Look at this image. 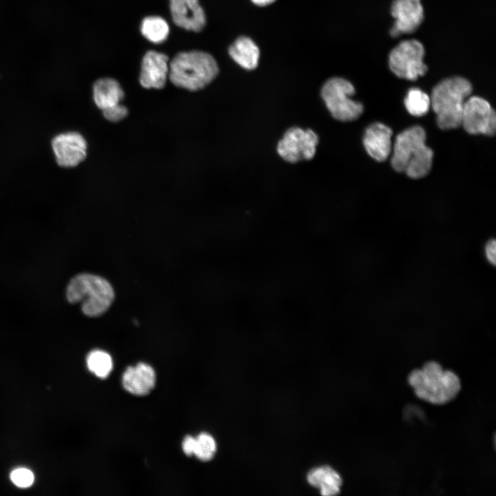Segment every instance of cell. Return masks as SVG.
<instances>
[{"label": "cell", "instance_id": "6da1fadb", "mask_svg": "<svg viewBox=\"0 0 496 496\" xmlns=\"http://www.w3.org/2000/svg\"><path fill=\"white\" fill-rule=\"evenodd\" d=\"M391 165L412 178L424 177L432 166L433 152L426 145V132L418 125L400 132L392 146Z\"/></svg>", "mask_w": 496, "mask_h": 496}, {"label": "cell", "instance_id": "7a4b0ae2", "mask_svg": "<svg viewBox=\"0 0 496 496\" xmlns=\"http://www.w3.org/2000/svg\"><path fill=\"white\" fill-rule=\"evenodd\" d=\"M408 382L418 398L435 405L452 401L461 390L457 375L444 369L435 361L427 362L420 369H413L409 374Z\"/></svg>", "mask_w": 496, "mask_h": 496}, {"label": "cell", "instance_id": "3957f363", "mask_svg": "<svg viewBox=\"0 0 496 496\" xmlns=\"http://www.w3.org/2000/svg\"><path fill=\"white\" fill-rule=\"evenodd\" d=\"M169 67V79L172 83L189 91L205 87L219 71L216 61L210 54L198 50L177 54Z\"/></svg>", "mask_w": 496, "mask_h": 496}, {"label": "cell", "instance_id": "277c9868", "mask_svg": "<svg viewBox=\"0 0 496 496\" xmlns=\"http://www.w3.org/2000/svg\"><path fill=\"white\" fill-rule=\"evenodd\" d=\"M472 92L471 83L455 76L438 83L433 89L431 106L437 116V123L442 130L459 127L464 103Z\"/></svg>", "mask_w": 496, "mask_h": 496}, {"label": "cell", "instance_id": "5b68a950", "mask_svg": "<svg viewBox=\"0 0 496 496\" xmlns=\"http://www.w3.org/2000/svg\"><path fill=\"white\" fill-rule=\"evenodd\" d=\"M66 298L72 304L81 302L85 315L96 317L109 309L114 293L112 287L105 279L83 273L71 279L66 289Z\"/></svg>", "mask_w": 496, "mask_h": 496}, {"label": "cell", "instance_id": "8992f818", "mask_svg": "<svg viewBox=\"0 0 496 496\" xmlns=\"http://www.w3.org/2000/svg\"><path fill=\"white\" fill-rule=\"evenodd\" d=\"M354 94L353 85L340 77L329 79L321 90V96L331 114L341 121L355 120L363 112L362 104L351 99Z\"/></svg>", "mask_w": 496, "mask_h": 496}, {"label": "cell", "instance_id": "52a82bcc", "mask_svg": "<svg viewBox=\"0 0 496 496\" xmlns=\"http://www.w3.org/2000/svg\"><path fill=\"white\" fill-rule=\"evenodd\" d=\"M424 48L417 40H406L399 43L389 55L391 70L398 77L414 81L423 76L427 66L423 61Z\"/></svg>", "mask_w": 496, "mask_h": 496}, {"label": "cell", "instance_id": "ba28073f", "mask_svg": "<svg viewBox=\"0 0 496 496\" xmlns=\"http://www.w3.org/2000/svg\"><path fill=\"white\" fill-rule=\"evenodd\" d=\"M318 143V136L313 130L293 127L278 142L277 152L285 161L294 163L313 158Z\"/></svg>", "mask_w": 496, "mask_h": 496}, {"label": "cell", "instance_id": "9c48e42d", "mask_svg": "<svg viewBox=\"0 0 496 496\" xmlns=\"http://www.w3.org/2000/svg\"><path fill=\"white\" fill-rule=\"evenodd\" d=\"M461 125L471 134L493 136L496 130L495 112L486 100L470 96L464 103Z\"/></svg>", "mask_w": 496, "mask_h": 496}, {"label": "cell", "instance_id": "30bf717a", "mask_svg": "<svg viewBox=\"0 0 496 496\" xmlns=\"http://www.w3.org/2000/svg\"><path fill=\"white\" fill-rule=\"evenodd\" d=\"M56 163L59 166L72 167L85 160L87 156V143L78 132L60 134L52 141Z\"/></svg>", "mask_w": 496, "mask_h": 496}, {"label": "cell", "instance_id": "8fae6325", "mask_svg": "<svg viewBox=\"0 0 496 496\" xmlns=\"http://www.w3.org/2000/svg\"><path fill=\"white\" fill-rule=\"evenodd\" d=\"M391 14L395 19L391 30L393 37L414 32L424 19V10L420 0H394Z\"/></svg>", "mask_w": 496, "mask_h": 496}, {"label": "cell", "instance_id": "7c38bea8", "mask_svg": "<svg viewBox=\"0 0 496 496\" xmlns=\"http://www.w3.org/2000/svg\"><path fill=\"white\" fill-rule=\"evenodd\" d=\"M168 56L161 52L150 50L143 56L139 81L147 89H161L169 77Z\"/></svg>", "mask_w": 496, "mask_h": 496}, {"label": "cell", "instance_id": "4fadbf2b", "mask_svg": "<svg viewBox=\"0 0 496 496\" xmlns=\"http://www.w3.org/2000/svg\"><path fill=\"white\" fill-rule=\"evenodd\" d=\"M172 19L176 25L187 30L201 31L206 17L198 0H169Z\"/></svg>", "mask_w": 496, "mask_h": 496}, {"label": "cell", "instance_id": "5bb4252c", "mask_svg": "<svg viewBox=\"0 0 496 496\" xmlns=\"http://www.w3.org/2000/svg\"><path fill=\"white\" fill-rule=\"evenodd\" d=\"M392 130L381 123L370 125L365 130L363 145L373 159L382 162L386 161L392 151Z\"/></svg>", "mask_w": 496, "mask_h": 496}, {"label": "cell", "instance_id": "9a60e30c", "mask_svg": "<svg viewBox=\"0 0 496 496\" xmlns=\"http://www.w3.org/2000/svg\"><path fill=\"white\" fill-rule=\"evenodd\" d=\"M156 380L154 369L147 363L139 362L125 370L122 376V384L131 394L144 396L154 388Z\"/></svg>", "mask_w": 496, "mask_h": 496}, {"label": "cell", "instance_id": "2e32d148", "mask_svg": "<svg viewBox=\"0 0 496 496\" xmlns=\"http://www.w3.org/2000/svg\"><path fill=\"white\" fill-rule=\"evenodd\" d=\"M124 92L117 81L112 78L97 80L93 86V99L102 111L121 103Z\"/></svg>", "mask_w": 496, "mask_h": 496}, {"label": "cell", "instance_id": "e0dca14e", "mask_svg": "<svg viewBox=\"0 0 496 496\" xmlns=\"http://www.w3.org/2000/svg\"><path fill=\"white\" fill-rule=\"evenodd\" d=\"M231 59L245 70L255 69L258 64L260 50L254 41L247 37H240L228 50Z\"/></svg>", "mask_w": 496, "mask_h": 496}, {"label": "cell", "instance_id": "ac0fdd59", "mask_svg": "<svg viewBox=\"0 0 496 496\" xmlns=\"http://www.w3.org/2000/svg\"><path fill=\"white\" fill-rule=\"evenodd\" d=\"M307 480L311 486L320 488L321 494L325 496L338 494L342 484L340 475L327 466L312 469L308 473Z\"/></svg>", "mask_w": 496, "mask_h": 496}, {"label": "cell", "instance_id": "d6986e66", "mask_svg": "<svg viewBox=\"0 0 496 496\" xmlns=\"http://www.w3.org/2000/svg\"><path fill=\"white\" fill-rule=\"evenodd\" d=\"M141 32L149 41L160 43L166 40L169 29L164 19L158 16H150L142 21Z\"/></svg>", "mask_w": 496, "mask_h": 496}, {"label": "cell", "instance_id": "ffe728a7", "mask_svg": "<svg viewBox=\"0 0 496 496\" xmlns=\"http://www.w3.org/2000/svg\"><path fill=\"white\" fill-rule=\"evenodd\" d=\"M86 362L89 371L101 379L107 378L113 368L110 355L102 350L91 351L87 357Z\"/></svg>", "mask_w": 496, "mask_h": 496}, {"label": "cell", "instance_id": "44dd1931", "mask_svg": "<svg viewBox=\"0 0 496 496\" xmlns=\"http://www.w3.org/2000/svg\"><path fill=\"white\" fill-rule=\"evenodd\" d=\"M404 105L410 114L415 116H424L431 107L430 96L418 88H411L404 99Z\"/></svg>", "mask_w": 496, "mask_h": 496}, {"label": "cell", "instance_id": "7402d4cb", "mask_svg": "<svg viewBox=\"0 0 496 496\" xmlns=\"http://www.w3.org/2000/svg\"><path fill=\"white\" fill-rule=\"evenodd\" d=\"M194 455L201 461H209L216 451V444L214 437L207 433H201L196 437Z\"/></svg>", "mask_w": 496, "mask_h": 496}, {"label": "cell", "instance_id": "603a6c76", "mask_svg": "<svg viewBox=\"0 0 496 496\" xmlns=\"http://www.w3.org/2000/svg\"><path fill=\"white\" fill-rule=\"evenodd\" d=\"M10 479L15 486L25 488L32 485L34 476L33 473L28 468H18L11 472Z\"/></svg>", "mask_w": 496, "mask_h": 496}, {"label": "cell", "instance_id": "cb8c5ba5", "mask_svg": "<svg viewBox=\"0 0 496 496\" xmlns=\"http://www.w3.org/2000/svg\"><path fill=\"white\" fill-rule=\"evenodd\" d=\"M104 117L111 122H118L125 118L128 110L123 105L118 104L102 111Z\"/></svg>", "mask_w": 496, "mask_h": 496}, {"label": "cell", "instance_id": "d4e9b609", "mask_svg": "<svg viewBox=\"0 0 496 496\" xmlns=\"http://www.w3.org/2000/svg\"><path fill=\"white\" fill-rule=\"evenodd\" d=\"M484 255L487 261L495 265L496 263V241L495 239H489L484 246Z\"/></svg>", "mask_w": 496, "mask_h": 496}, {"label": "cell", "instance_id": "484cf974", "mask_svg": "<svg viewBox=\"0 0 496 496\" xmlns=\"http://www.w3.org/2000/svg\"><path fill=\"white\" fill-rule=\"evenodd\" d=\"M196 438L192 435H186L182 442V449L187 456L194 455Z\"/></svg>", "mask_w": 496, "mask_h": 496}, {"label": "cell", "instance_id": "4316f807", "mask_svg": "<svg viewBox=\"0 0 496 496\" xmlns=\"http://www.w3.org/2000/svg\"><path fill=\"white\" fill-rule=\"evenodd\" d=\"M275 1L276 0H251V1L254 4L260 6H265L269 5Z\"/></svg>", "mask_w": 496, "mask_h": 496}]
</instances>
